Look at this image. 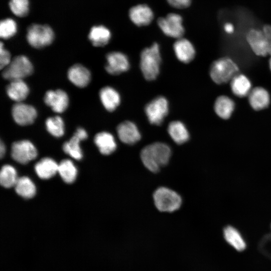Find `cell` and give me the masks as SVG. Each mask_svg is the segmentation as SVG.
<instances>
[{"mask_svg": "<svg viewBox=\"0 0 271 271\" xmlns=\"http://www.w3.org/2000/svg\"><path fill=\"white\" fill-rule=\"evenodd\" d=\"M11 54L10 52L6 50L2 42L0 45V68L1 69H4L7 67L11 61Z\"/></svg>", "mask_w": 271, "mask_h": 271, "instance_id": "obj_35", "label": "cell"}, {"mask_svg": "<svg viewBox=\"0 0 271 271\" xmlns=\"http://www.w3.org/2000/svg\"><path fill=\"white\" fill-rule=\"evenodd\" d=\"M87 133L86 130L79 127L70 140L65 143L63 146L64 152L73 158L79 160L82 158V153L80 147V142L87 138Z\"/></svg>", "mask_w": 271, "mask_h": 271, "instance_id": "obj_15", "label": "cell"}, {"mask_svg": "<svg viewBox=\"0 0 271 271\" xmlns=\"http://www.w3.org/2000/svg\"><path fill=\"white\" fill-rule=\"evenodd\" d=\"M111 36L109 30L105 26L100 25L91 28L88 38L94 46L102 47L108 44Z\"/></svg>", "mask_w": 271, "mask_h": 271, "instance_id": "obj_24", "label": "cell"}, {"mask_svg": "<svg viewBox=\"0 0 271 271\" xmlns=\"http://www.w3.org/2000/svg\"><path fill=\"white\" fill-rule=\"evenodd\" d=\"M230 87L233 93L239 97L247 95L251 91V84L243 74L236 75L231 80Z\"/></svg>", "mask_w": 271, "mask_h": 271, "instance_id": "obj_26", "label": "cell"}, {"mask_svg": "<svg viewBox=\"0 0 271 271\" xmlns=\"http://www.w3.org/2000/svg\"><path fill=\"white\" fill-rule=\"evenodd\" d=\"M153 198L156 208L161 212H174L182 204L181 197L177 193L164 187H160L154 192Z\"/></svg>", "mask_w": 271, "mask_h": 271, "instance_id": "obj_4", "label": "cell"}, {"mask_svg": "<svg viewBox=\"0 0 271 271\" xmlns=\"http://www.w3.org/2000/svg\"><path fill=\"white\" fill-rule=\"evenodd\" d=\"M269 68H270V69L271 70V57L269 59Z\"/></svg>", "mask_w": 271, "mask_h": 271, "instance_id": "obj_40", "label": "cell"}, {"mask_svg": "<svg viewBox=\"0 0 271 271\" xmlns=\"http://www.w3.org/2000/svg\"><path fill=\"white\" fill-rule=\"evenodd\" d=\"M68 78L75 86L84 87L89 83L91 79L90 71L81 64H75L68 71Z\"/></svg>", "mask_w": 271, "mask_h": 271, "instance_id": "obj_18", "label": "cell"}, {"mask_svg": "<svg viewBox=\"0 0 271 271\" xmlns=\"http://www.w3.org/2000/svg\"><path fill=\"white\" fill-rule=\"evenodd\" d=\"M161 62L160 47L157 43L142 51L140 68L146 80L151 81L157 78L160 72Z\"/></svg>", "mask_w": 271, "mask_h": 271, "instance_id": "obj_2", "label": "cell"}, {"mask_svg": "<svg viewBox=\"0 0 271 271\" xmlns=\"http://www.w3.org/2000/svg\"><path fill=\"white\" fill-rule=\"evenodd\" d=\"M15 188L17 193L24 198H31L36 194L35 184L27 177L18 178Z\"/></svg>", "mask_w": 271, "mask_h": 271, "instance_id": "obj_28", "label": "cell"}, {"mask_svg": "<svg viewBox=\"0 0 271 271\" xmlns=\"http://www.w3.org/2000/svg\"><path fill=\"white\" fill-rule=\"evenodd\" d=\"M128 15L131 21L139 27L149 25L154 18L153 11L146 4H139L131 7Z\"/></svg>", "mask_w": 271, "mask_h": 271, "instance_id": "obj_14", "label": "cell"}, {"mask_svg": "<svg viewBox=\"0 0 271 271\" xmlns=\"http://www.w3.org/2000/svg\"><path fill=\"white\" fill-rule=\"evenodd\" d=\"M171 156V150L167 144L156 142L146 146L141 152V159L145 166L152 172H158L166 165Z\"/></svg>", "mask_w": 271, "mask_h": 271, "instance_id": "obj_1", "label": "cell"}, {"mask_svg": "<svg viewBox=\"0 0 271 271\" xmlns=\"http://www.w3.org/2000/svg\"><path fill=\"white\" fill-rule=\"evenodd\" d=\"M58 172L66 183H72L76 179L77 171L72 162L69 160H63L59 165Z\"/></svg>", "mask_w": 271, "mask_h": 271, "instance_id": "obj_30", "label": "cell"}, {"mask_svg": "<svg viewBox=\"0 0 271 271\" xmlns=\"http://www.w3.org/2000/svg\"><path fill=\"white\" fill-rule=\"evenodd\" d=\"M18 178L15 169L10 165H5L1 169L0 183L2 186L9 188L15 186Z\"/></svg>", "mask_w": 271, "mask_h": 271, "instance_id": "obj_31", "label": "cell"}, {"mask_svg": "<svg viewBox=\"0 0 271 271\" xmlns=\"http://www.w3.org/2000/svg\"><path fill=\"white\" fill-rule=\"evenodd\" d=\"M101 101L108 111H113L119 105L120 97L118 92L109 86L102 88L99 92Z\"/></svg>", "mask_w": 271, "mask_h": 271, "instance_id": "obj_22", "label": "cell"}, {"mask_svg": "<svg viewBox=\"0 0 271 271\" xmlns=\"http://www.w3.org/2000/svg\"><path fill=\"white\" fill-rule=\"evenodd\" d=\"M145 111L151 124L160 125L168 113V102L163 96L157 97L146 105Z\"/></svg>", "mask_w": 271, "mask_h": 271, "instance_id": "obj_8", "label": "cell"}, {"mask_svg": "<svg viewBox=\"0 0 271 271\" xmlns=\"http://www.w3.org/2000/svg\"><path fill=\"white\" fill-rule=\"evenodd\" d=\"M6 152V148L5 145L3 144L2 141H1L0 143V156L1 158H3L5 155Z\"/></svg>", "mask_w": 271, "mask_h": 271, "instance_id": "obj_39", "label": "cell"}, {"mask_svg": "<svg viewBox=\"0 0 271 271\" xmlns=\"http://www.w3.org/2000/svg\"><path fill=\"white\" fill-rule=\"evenodd\" d=\"M26 37L31 46L40 49L52 43L54 34L51 28L48 25L33 24L28 28Z\"/></svg>", "mask_w": 271, "mask_h": 271, "instance_id": "obj_6", "label": "cell"}, {"mask_svg": "<svg viewBox=\"0 0 271 271\" xmlns=\"http://www.w3.org/2000/svg\"><path fill=\"white\" fill-rule=\"evenodd\" d=\"M12 114L15 121L22 126L32 124L37 117V111L33 106L21 102L13 105Z\"/></svg>", "mask_w": 271, "mask_h": 271, "instance_id": "obj_12", "label": "cell"}, {"mask_svg": "<svg viewBox=\"0 0 271 271\" xmlns=\"http://www.w3.org/2000/svg\"><path fill=\"white\" fill-rule=\"evenodd\" d=\"M106 71L110 74L116 75L127 71L129 62L126 55L120 52H112L107 54Z\"/></svg>", "mask_w": 271, "mask_h": 271, "instance_id": "obj_10", "label": "cell"}, {"mask_svg": "<svg viewBox=\"0 0 271 271\" xmlns=\"http://www.w3.org/2000/svg\"><path fill=\"white\" fill-rule=\"evenodd\" d=\"M223 233L226 241L235 249L242 251L245 248V242L236 228L227 226L224 228Z\"/></svg>", "mask_w": 271, "mask_h": 271, "instance_id": "obj_29", "label": "cell"}, {"mask_svg": "<svg viewBox=\"0 0 271 271\" xmlns=\"http://www.w3.org/2000/svg\"><path fill=\"white\" fill-rule=\"evenodd\" d=\"M168 131L172 139L177 144H183L189 139V133L186 127L180 121L170 122L168 127Z\"/></svg>", "mask_w": 271, "mask_h": 271, "instance_id": "obj_25", "label": "cell"}, {"mask_svg": "<svg viewBox=\"0 0 271 271\" xmlns=\"http://www.w3.org/2000/svg\"><path fill=\"white\" fill-rule=\"evenodd\" d=\"M239 68L230 58L222 57L214 61L210 69V75L216 84L225 83L237 75Z\"/></svg>", "mask_w": 271, "mask_h": 271, "instance_id": "obj_3", "label": "cell"}, {"mask_svg": "<svg viewBox=\"0 0 271 271\" xmlns=\"http://www.w3.org/2000/svg\"><path fill=\"white\" fill-rule=\"evenodd\" d=\"M58 164L51 158H45L41 160L35 166V170L39 178L48 179L58 172Z\"/></svg>", "mask_w": 271, "mask_h": 271, "instance_id": "obj_23", "label": "cell"}, {"mask_svg": "<svg viewBox=\"0 0 271 271\" xmlns=\"http://www.w3.org/2000/svg\"><path fill=\"white\" fill-rule=\"evenodd\" d=\"M183 19L179 14L170 13L165 17L158 19V25L163 33L168 37L179 39L184 34Z\"/></svg>", "mask_w": 271, "mask_h": 271, "instance_id": "obj_7", "label": "cell"}, {"mask_svg": "<svg viewBox=\"0 0 271 271\" xmlns=\"http://www.w3.org/2000/svg\"><path fill=\"white\" fill-rule=\"evenodd\" d=\"M33 72V67L29 59L24 55L15 57L3 71V77L13 81L23 80Z\"/></svg>", "mask_w": 271, "mask_h": 271, "instance_id": "obj_5", "label": "cell"}, {"mask_svg": "<svg viewBox=\"0 0 271 271\" xmlns=\"http://www.w3.org/2000/svg\"><path fill=\"white\" fill-rule=\"evenodd\" d=\"M172 7L177 9H183L189 7L191 0H167Z\"/></svg>", "mask_w": 271, "mask_h": 271, "instance_id": "obj_36", "label": "cell"}, {"mask_svg": "<svg viewBox=\"0 0 271 271\" xmlns=\"http://www.w3.org/2000/svg\"><path fill=\"white\" fill-rule=\"evenodd\" d=\"M264 35L266 38L269 48V55H271V25H264L262 28Z\"/></svg>", "mask_w": 271, "mask_h": 271, "instance_id": "obj_37", "label": "cell"}, {"mask_svg": "<svg viewBox=\"0 0 271 271\" xmlns=\"http://www.w3.org/2000/svg\"><path fill=\"white\" fill-rule=\"evenodd\" d=\"M173 49L176 57L183 63H189L195 57V48L190 41L185 38L177 39L174 44Z\"/></svg>", "mask_w": 271, "mask_h": 271, "instance_id": "obj_17", "label": "cell"}, {"mask_svg": "<svg viewBox=\"0 0 271 271\" xmlns=\"http://www.w3.org/2000/svg\"><path fill=\"white\" fill-rule=\"evenodd\" d=\"M246 39L255 54L263 57L269 55L268 43L262 30L254 29L249 30L246 34Z\"/></svg>", "mask_w": 271, "mask_h": 271, "instance_id": "obj_11", "label": "cell"}, {"mask_svg": "<svg viewBox=\"0 0 271 271\" xmlns=\"http://www.w3.org/2000/svg\"><path fill=\"white\" fill-rule=\"evenodd\" d=\"M11 156L16 162L25 164L37 157V151L35 147L30 141L22 140L13 144Z\"/></svg>", "mask_w": 271, "mask_h": 271, "instance_id": "obj_9", "label": "cell"}, {"mask_svg": "<svg viewBox=\"0 0 271 271\" xmlns=\"http://www.w3.org/2000/svg\"><path fill=\"white\" fill-rule=\"evenodd\" d=\"M6 92L11 99L21 102L27 97L29 89L23 80H16L11 81L7 86Z\"/></svg>", "mask_w": 271, "mask_h": 271, "instance_id": "obj_21", "label": "cell"}, {"mask_svg": "<svg viewBox=\"0 0 271 271\" xmlns=\"http://www.w3.org/2000/svg\"><path fill=\"white\" fill-rule=\"evenodd\" d=\"M235 107L233 101L227 96L218 97L214 103V110L220 118L227 119L231 115Z\"/></svg>", "mask_w": 271, "mask_h": 271, "instance_id": "obj_27", "label": "cell"}, {"mask_svg": "<svg viewBox=\"0 0 271 271\" xmlns=\"http://www.w3.org/2000/svg\"><path fill=\"white\" fill-rule=\"evenodd\" d=\"M47 131L55 137H61L64 133V123L62 118L59 116L50 117L46 120Z\"/></svg>", "mask_w": 271, "mask_h": 271, "instance_id": "obj_32", "label": "cell"}, {"mask_svg": "<svg viewBox=\"0 0 271 271\" xmlns=\"http://www.w3.org/2000/svg\"><path fill=\"white\" fill-rule=\"evenodd\" d=\"M96 146L103 155H108L116 149V143L113 136L108 132L103 131L97 133L94 139Z\"/></svg>", "mask_w": 271, "mask_h": 271, "instance_id": "obj_20", "label": "cell"}, {"mask_svg": "<svg viewBox=\"0 0 271 271\" xmlns=\"http://www.w3.org/2000/svg\"><path fill=\"white\" fill-rule=\"evenodd\" d=\"M17 31L16 22L12 19L8 18L1 21L0 24V36L4 39L14 36Z\"/></svg>", "mask_w": 271, "mask_h": 271, "instance_id": "obj_33", "label": "cell"}, {"mask_svg": "<svg viewBox=\"0 0 271 271\" xmlns=\"http://www.w3.org/2000/svg\"><path fill=\"white\" fill-rule=\"evenodd\" d=\"M117 132L119 140L127 145H133L141 138L138 127L130 121L120 123L117 127Z\"/></svg>", "mask_w": 271, "mask_h": 271, "instance_id": "obj_16", "label": "cell"}, {"mask_svg": "<svg viewBox=\"0 0 271 271\" xmlns=\"http://www.w3.org/2000/svg\"><path fill=\"white\" fill-rule=\"evenodd\" d=\"M29 0H10V8L12 13L19 17L26 16L29 13Z\"/></svg>", "mask_w": 271, "mask_h": 271, "instance_id": "obj_34", "label": "cell"}, {"mask_svg": "<svg viewBox=\"0 0 271 271\" xmlns=\"http://www.w3.org/2000/svg\"><path fill=\"white\" fill-rule=\"evenodd\" d=\"M44 102L54 112L62 113L68 107L69 98L67 93L61 89L49 90L45 94Z\"/></svg>", "mask_w": 271, "mask_h": 271, "instance_id": "obj_13", "label": "cell"}, {"mask_svg": "<svg viewBox=\"0 0 271 271\" xmlns=\"http://www.w3.org/2000/svg\"><path fill=\"white\" fill-rule=\"evenodd\" d=\"M224 29L227 33L231 34L234 32V27L233 25L230 23H226L224 26Z\"/></svg>", "mask_w": 271, "mask_h": 271, "instance_id": "obj_38", "label": "cell"}, {"mask_svg": "<svg viewBox=\"0 0 271 271\" xmlns=\"http://www.w3.org/2000/svg\"><path fill=\"white\" fill-rule=\"evenodd\" d=\"M248 101L253 109L260 110L268 106L270 96L264 88L257 87L251 90L248 94Z\"/></svg>", "mask_w": 271, "mask_h": 271, "instance_id": "obj_19", "label": "cell"}]
</instances>
